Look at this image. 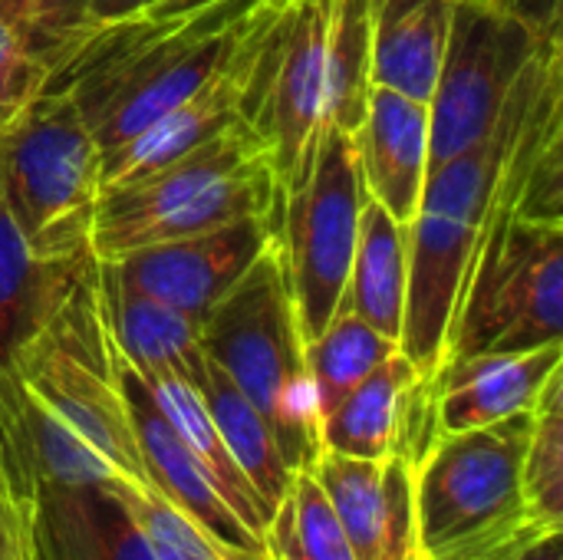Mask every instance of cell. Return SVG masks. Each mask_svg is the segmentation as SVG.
Returning a JSON list of instances; mask_svg holds the SVG:
<instances>
[{
  "label": "cell",
  "mask_w": 563,
  "mask_h": 560,
  "mask_svg": "<svg viewBox=\"0 0 563 560\" xmlns=\"http://www.w3.org/2000/svg\"><path fill=\"white\" fill-rule=\"evenodd\" d=\"M563 50H541L515 83L498 122L472 149L429 168L419 211L409 224V294L399 347L422 376L445 366L452 327L501 198L505 165L544 59Z\"/></svg>",
  "instance_id": "1"
},
{
  "label": "cell",
  "mask_w": 563,
  "mask_h": 560,
  "mask_svg": "<svg viewBox=\"0 0 563 560\" xmlns=\"http://www.w3.org/2000/svg\"><path fill=\"white\" fill-rule=\"evenodd\" d=\"M261 3L214 0L188 17H135L99 30L49 73L43 89H66L109 152L205 86Z\"/></svg>",
  "instance_id": "2"
},
{
  "label": "cell",
  "mask_w": 563,
  "mask_h": 560,
  "mask_svg": "<svg viewBox=\"0 0 563 560\" xmlns=\"http://www.w3.org/2000/svg\"><path fill=\"white\" fill-rule=\"evenodd\" d=\"M280 188L251 122H234L168 165L99 195L89 254L119 261L139 248L271 218L280 231Z\"/></svg>",
  "instance_id": "3"
},
{
  "label": "cell",
  "mask_w": 563,
  "mask_h": 560,
  "mask_svg": "<svg viewBox=\"0 0 563 560\" xmlns=\"http://www.w3.org/2000/svg\"><path fill=\"white\" fill-rule=\"evenodd\" d=\"M201 347L267 419L287 469H313L323 452L320 413L277 238L205 317Z\"/></svg>",
  "instance_id": "4"
},
{
  "label": "cell",
  "mask_w": 563,
  "mask_h": 560,
  "mask_svg": "<svg viewBox=\"0 0 563 560\" xmlns=\"http://www.w3.org/2000/svg\"><path fill=\"white\" fill-rule=\"evenodd\" d=\"M531 413L442 432L416 465V525L426 560H482L538 531L561 528L531 515L521 465Z\"/></svg>",
  "instance_id": "5"
},
{
  "label": "cell",
  "mask_w": 563,
  "mask_h": 560,
  "mask_svg": "<svg viewBox=\"0 0 563 560\" xmlns=\"http://www.w3.org/2000/svg\"><path fill=\"white\" fill-rule=\"evenodd\" d=\"M102 149L66 89H43L0 125V198L43 264L89 254Z\"/></svg>",
  "instance_id": "6"
},
{
  "label": "cell",
  "mask_w": 563,
  "mask_h": 560,
  "mask_svg": "<svg viewBox=\"0 0 563 560\" xmlns=\"http://www.w3.org/2000/svg\"><path fill=\"white\" fill-rule=\"evenodd\" d=\"M366 201L356 132L330 129L307 185L284 201L277 241L303 343L317 340L343 304Z\"/></svg>",
  "instance_id": "7"
},
{
  "label": "cell",
  "mask_w": 563,
  "mask_h": 560,
  "mask_svg": "<svg viewBox=\"0 0 563 560\" xmlns=\"http://www.w3.org/2000/svg\"><path fill=\"white\" fill-rule=\"evenodd\" d=\"M538 53V40L492 0H455L429 102V168L492 132L515 83Z\"/></svg>",
  "instance_id": "8"
},
{
  "label": "cell",
  "mask_w": 563,
  "mask_h": 560,
  "mask_svg": "<svg viewBox=\"0 0 563 560\" xmlns=\"http://www.w3.org/2000/svg\"><path fill=\"white\" fill-rule=\"evenodd\" d=\"M330 17L333 0H290L284 40L251 122L271 155L280 201L307 185L330 132Z\"/></svg>",
  "instance_id": "9"
},
{
  "label": "cell",
  "mask_w": 563,
  "mask_h": 560,
  "mask_svg": "<svg viewBox=\"0 0 563 560\" xmlns=\"http://www.w3.org/2000/svg\"><path fill=\"white\" fill-rule=\"evenodd\" d=\"M271 238H277L271 218H241L205 234L139 248L109 264L125 287L168 304L201 327Z\"/></svg>",
  "instance_id": "10"
},
{
  "label": "cell",
  "mask_w": 563,
  "mask_h": 560,
  "mask_svg": "<svg viewBox=\"0 0 563 560\" xmlns=\"http://www.w3.org/2000/svg\"><path fill=\"white\" fill-rule=\"evenodd\" d=\"M313 479L327 492L356 560H426L416 525V469L406 455L353 459L320 452Z\"/></svg>",
  "instance_id": "11"
},
{
  "label": "cell",
  "mask_w": 563,
  "mask_h": 560,
  "mask_svg": "<svg viewBox=\"0 0 563 560\" xmlns=\"http://www.w3.org/2000/svg\"><path fill=\"white\" fill-rule=\"evenodd\" d=\"M119 350V347H115ZM119 383L129 406L132 432L142 452V465L158 495H165L181 515H188L224 554H267L264 541L231 512L214 479L198 455L181 442L165 413L158 409L145 380L119 353Z\"/></svg>",
  "instance_id": "12"
},
{
  "label": "cell",
  "mask_w": 563,
  "mask_h": 560,
  "mask_svg": "<svg viewBox=\"0 0 563 560\" xmlns=\"http://www.w3.org/2000/svg\"><path fill=\"white\" fill-rule=\"evenodd\" d=\"M563 370V340L518 353H478L449 360L435 376V416L442 432L482 429L531 413Z\"/></svg>",
  "instance_id": "13"
},
{
  "label": "cell",
  "mask_w": 563,
  "mask_h": 560,
  "mask_svg": "<svg viewBox=\"0 0 563 560\" xmlns=\"http://www.w3.org/2000/svg\"><path fill=\"white\" fill-rule=\"evenodd\" d=\"M356 145L366 195L409 228L429 178V102L369 86Z\"/></svg>",
  "instance_id": "14"
},
{
  "label": "cell",
  "mask_w": 563,
  "mask_h": 560,
  "mask_svg": "<svg viewBox=\"0 0 563 560\" xmlns=\"http://www.w3.org/2000/svg\"><path fill=\"white\" fill-rule=\"evenodd\" d=\"M455 0H373L369 83L432 102Z\"/></svg>",
  "instance_id": "15"
},
{
  "label": "cell",
  "mask_w": 563,
  "mask_h": 560,
  "mask_svg": "<svg viewBox=\"0 0 563 560\" xmlns=\"http://www.w3.org/2000/svg\"><path fill=\"white\" fill-rule=\"evenodd\" d=\"M99 281L106 294L109 330L122 360L135 373H178L201 386L208 360L201 347V327L168 304L125 287L109 261H99Z\"/></svg>",
  "instance_id": "16"
},
{
  "label": "cell",
  "mask_w": 563,
  "mask_h": 560,
  "mask_svg": "<svg viewBox=\"0 0 563 560\" xmlns=\"http://www.w3.org/2000/svg\"><path fill=\"white\" fill-rule=\"evenodd\" d=\"M409 294V228L399 224L376 198L366 195L360 215L356 254L343 294L360 320L399 343Z\"/></svg>",
  "instance_id": "17"
},
{
  "label": "cell",
  "mask_w": 563,
  "mask_h": 560,
  "mask_svg": "<svg viewBox=\"0 0 563 560\" xmlns=\"http://www.w3.org/2000/svg\"><path fill=\"white\" fill-rule=\"evenodd\" d=\"M422 373L396 350L320 422V449L353 459H386L396 452L399 419L412 383Z\"/></svg>",
  "instance_id": "18"
},
{
  "label": "cell",
  "mask_w": 563,
  "mask_h": 560,
  "mask_svg": "<svg viewBox=\"0 0 563 560\" xmlns=\"http://www.w3.org/2000/svg\"><path fill=\"white\" fill-rule=\"evenodd\" d=\"M145 380V386L152 389L158 409L165 413V419L172 422V429L181 436V442L198 455V462L208 469V475L214 479L221 498L231 505V512L264 541L267 521H271V508L261 502V495L251 488V482L244 479V472L234 465L231 452L224 449L218 426L205 406L201 389L178 376V373H139Z\"/></svg>",
  "instance_id": "19"
},
{
  "label": "cell",
  "mask_w": 563,
  "mask_h": 560,
  "mask_svg": "<svg viewBox=\"0 0 563 560\" xmlns=\"http://www.w3.org/2000/svg\"><path fill=\"white\" fill-rule=\"evenodd\" d=\"M201 396L205 406L218 426V436L224 442V449L231 452L234 465L244 472V479L251 482V488L261 495V502L271 508H277V502L287 495L290 488V469L274 442V432L267 426V419L254 409V403L228 380V373L205 360V376H201Z\"/></svg>",
  "instance_id": "20"
},
{
  "label": "cell",
  "mask_w": 563,
  "mask_h": 560,
  "mask_svg": "<svg viewBox=\"0 0 563 560\" xmlns=\"http://www.w3.org/2000/svg\"><path fill=\"white\" fill-rule=\"evenodd\" d=\"M76 261L43 264L33 257L0 198V373L10 370L16 350L36 330L63 274Z\"/></svg>",
  "instance_id": "21"
},
{
  "label": "cell",
  "mask_w": 563,
  "mask_h": 560,
  "mask_svg": "<svg viewBox=\"0 0 563 560\" xmlns=\"http://www.w3.org/2000/svg\"><path fill=\"white\" fill-rule=\"evenodd\" d=\"M396 350V340L360 320L350 307L340 304L333 320L323 327L317 340L307 343V373L317 396L320 422L336 409V403L353 393L379 363H386Z\"/></svg>",
  "instance_id": "22"
},
{
  "label": "cell",
  "mask_w": 563,
  "mask_h": 560,
  "mask_svg": "<svg viewBox=\"0 0 563 560\" xmlns=\"http://www.w3.org/2000/svg\"><path fill=\"white\" fill-rule=\"evenodd\" d=\"M264 551L271 560H356L327 492L310 469L290 475V488L267 521Z\"/></svg>",
  "instance_id": "23"
},
{
  "label": "cell",
  "mask_w": 563,
  "mask_h": 560,
  "mask_svg": "<svg viewBox=\"0 0 563 560\" xmlns=\"http://www.w3.org/2000/svg\"><path fill=\"white\" fill-rule=\"evenodd\" d=\"M531 416L534 422L521 465L525 502L534 518L563 528V370L551 376Z\"/></svg>",
  "instance_id": "24"
},
{
  "label": "cell",
  "mask_w": 563,
  "mask_h": 560,
  "mask_svg": "<svg viewBox=\"0 0 563 560\" xmlns=\"http://www.w3.org/2000/svg\"><path fill=\"white\" fill-rule=\"evenodd\" d=\"M112 495L129 508V515L142 528L155 560H228L224 551L188 515H181L155 488H139L119 479L112 482Z\"/></svg>",
  "instance_id": "25"
},
{
  "label": "cell",
  "mask_w": 563,
  "mask_h": 560,
  "mask_svg": "<svg viewBox=\"0 0 563 560\" xmlns=\"http://www.w3.org/2000/svg\"><path fill=\"white\" fill-rule=\"evenodd\" d=\"M0 7L16 20L49 73L92 36L89 0H0Z\"/></svg>",
  "instance_id": "26"
},
{
  "label": "cell",
  "mask_w": 563,
  "mask_h": 560,
  "mask_svg": "<svg viewBox=\"0 0 563 560\" xmlns=\"http://www.w3.org/2000/svg\"><path fill=\"white\" fill-rule=\"evenodd\" d=\"M49 66L33 50L16 20L0 7V125L26 109L46 86Z\"/></svg>",
  "instance_id": "27"
},
{
  "label": "cell",
  "mask_w": 563,
  "mask_h": 560,
  "mask_svg": "<svg viewBox=\"0 0 563 560\" xmlns=\"http://www.w3.org/2000/svg\"><path fill=\"white\" fill-rule=\"evenodd\" d=\"M505 13H511L541 50H563V0H492Z\"/></svg>",
  "instance_id": "28"
},
{
  "label": "cell",
  "mask_w": 563,
  "mask_h": 560,
  "mask_svg": "<svg viewBox=\"0 0 563 560\" xmlns=\"http://www.w3.org/2000/svg\"><path fill=\"white\" fill-rule=\"evenodd\" d=\"M563 528H538L482 560H561Z\"/></svg>",
  "instance_id": "29"
},
{
  "label": "cell",
  "mask_w": 563,
  "mask_h": 560,
  "mask_svg": "<svg viewBox=\"0 0 563 560\" xmlns=\"http://www.w3.org/2000/svg\"><path fill=\"white\" fill-rule=\"evenodd\" d=\"M148 3H152V0H89V26H92V33H99V30L129 23V20H135Z\"/></svg>",
  "instance_id": "30"
},
{
  "label": "cell",
  "mask_w": 563,
  "mask_h": 560,
  "mask_svg": "<svg viewBox=\"0 0 563 560\" xmlns=\"http://www.w3.org/2000/svg\"><path fill=\"white\" fill-rule=\"evenodd\" d=\"M214 0H152L139 17L142 20H175V17H188L201 7H208Z\"/></svg>",
  "instance_id": "31"
},
{
  "label": "cell",
  "mask_w": 563,
  "mask_h": 560,
  "mask_svg": "<svg viewBox=\"0 0 563 560\" xmlns=\"http://www.w3.org/2000/svg\"><path fill=\"white\" fill-rule=\"evenodd\" d=\"M228 560H271L267 554H224Z\"/></svg>",
  "instance_id": "32"
}]
</instances>
